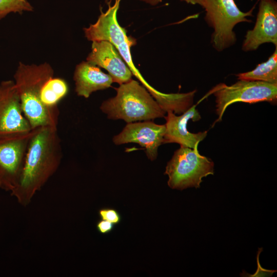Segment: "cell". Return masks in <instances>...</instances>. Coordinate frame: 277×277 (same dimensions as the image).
<instances>
[{"label": "cell", "mask_w": 277, "mask_h": 277, "mask_svg": "<svg viewBox=\"0 0 277 277\" xmlns=\"http://www.w3.org/2000/svg\"><path fill=\"white\" fill-rule=\"evenodd\" d=\"M165 125H158L150 121L129 123L123 130L113 138L116 145L134 143L146 149V154L151 161L156 159L159 147L164 142Z\"/></svg>", "instance_id": "cell-10"}, {"label": "cell", "mask_w": 277, "mask_h": 277, "mask_svg": "<svg viewBox=\"0 0 277 277\" xmlns=\"http://www.w3.org/2000/svg\"><path fill=\"white\" fill-rule=\"evenodd\" d=\"M239 80L261 81L277 85V46L265 62L259 64L253 70L236 75Z\"/></svg>", "instance_id": "cell-15"}, {"label": "cell", "mask_w": 277, "mask_h": 277, "mask_svg": "<svg viewBox=\"0 0 277 277\" xmlns=\"http://www.w3.org/2000/svg\"><path fill=\"white\" fill-rule=\"evenodd\" d=\"M165 174L168 176V185L171 189L198 188L203 177L214 174V163L200 154L197 147L181 146L168 162Z\"/></svg>", "instance_id": "cell-6"}, {"label": "cell", "mask_w": 277, "mask_h": 277, "mask_svg": "<svg viewBox=\"0 0 277 277\" xmlns=\"http://www.w3.org/2000/svg\"><path fill=\"white\" fill-rule=\"evenodd\" d=\"M116 90V95L100 106L108 118L121 119L129 123L165 116L166 111L136 81L131 79L120 85Z\"/></svg>", "instance_id": "cell-3"}, {"label": "cell", "mask_w": 277, "mask_h": 277, "mask_svg": "<svg viewBox=\"0 0 277 277\" xmlns=\"http://www.w3.org/2000/svg\"><path fill=\"white\" fill-rule=\"evenodd\" d=\"M100 217L102 220L108 221L114 224H118L121 221V216L119 212L114 209L105 208L98 211Z\"/></svg>", "instance_id": "cell-18"}, {"label": "cell", "mask_w": 277, "mask_h": 277, "mask_svg": "<svg viewBox=\"0 0 277 277\" xmlns=\"http://www.w3.org/2000/svg\"><path fill=\"white\" fill-rule=\"evenodd\" d=\"M61 143L57 126L33 129L19 180L11 191L21 205H27L58 169L63 156Z\"/></svg>", "instance_id": "cell-1"}, {"label": "cell", "mask_w": 277, "mask_h": 277, "mask_svg": "<svg viewBox=\"0 0 277 277\" xmlns=\"http://www.w3.org/2000/svg\"><path fill=\"white\" fill-rule=\"evenodd\" d=\"M264 43L277 46V3L275 0H260L254 28L248 30L242 49L245 52L256 50Z\"/></svg>", "instance_id": "cell-11"}, {"label": "cell", "mask_w": 277, "mask_h": 277, "mask_svg": "<svg viewBox=\"0 0 277 277\" xmlns=\"http://www.w3.org/2000/svg\"><path fill=\"white\" fill-rule=\"evenodd\" d=\"M144 2H145L152 6H155L159 3L162 2V0H139Z\"/></svg>", "instance_id": "cell-20"}, {"label": "cell", "mask_w": 277, "mask_h": 277, "mask_svg": "<svg viewBox=\"0 0 277 277\" xmlns=\"http://www.w3.org/2000/svg\"><path fill=\"white\" fill-rule=\"evenodd\" d=\"M201 6L205 11L206 22L213 29L211 43L217 51L235 44L236 38L233 28L236 24L251 22L247 17L252 16L253 8L242 12L234 0H202Z\"/></svg>", "instance_id": "cell-5"}, {"label": "cell", "mask_w": 277, "mask_h": 277, "mask_svg": "<svg viewBox=\"0 0 277 277\" xmlns=\"http://www.w3.org/2000/svg\"><path fill=\"white\" fill-rule=\"evenodd\" d=\"M73 80L76 94L85 98H88L93 92L109 88L113 82L109 74L88 61L82 62L76 66Z\"/></svg>", "instance_id": "cell-14"}, {"label": "cell", "mask_w": 277, "mask_h": 277, "mask_svg": "<svg viewBox=\"0 0 277 277\" xmlns=\"http://www.w3.org/2000/svg\"><path fill=\"white\" fill-rule=\"evenodd\" d=\"M53 70L48 63L26 65L19 63L14 75L24 115L32 129L50 125L57 126L60 111L58 107L49 108L40 98L42 88Z\"/></svg>", "instance_id": "cell-2"}, {"label": "cell", "mask_w": 277, "mask_h": 277, "mask_svg": "<svg viewBox=\"0 0 277 277\" xmlns=\"http://www.w3.org/2000/svg\"><path fill=\"white\" fill-rule=\"evenodd\" d=\"M181 1L185 2L188 4H191L193 5L198 4L201 6L202 0H180Z\"/></svg>", "instance_id": "cell-21"}, {"label": "cell", "mask_w": 277, "mask_h": 277, "mask_svg": "<svg viewBox=\"0 0 277 277\" xmlns=\"http://www.w3.org/2000/svg\"><path fill=\"white\" fill-rule=\"evenodd\" d=\"M86 60L106 69L113 82L121 85L132 79L131 71L115 46L109 41L92 42L91 51Z\"/></svg>", "instance_id": "cell-12"}, {"label": "cell", "mask_w": 277, "mask_h": 277, "mask_svg": "<svg viewBox=\"0 0 277 277\" xmlns=\"http://www.w3.org/2000/svg\"><path fill=\"white\" fill-rule=\"evenodd\" d=\"M33 129L29 132L0 135V188L11 192L23 169Z\"/></svg>", "instance_id": "cell-8"}, {"label": "cell", "mask_w": 277, "mask_h": 277, "mask_svg": "<svg viewBox=\"0 0 277 277\" xmlns=\"http://www.w3.org/2000/svg\"><path fill=\"white\" fill-rule=\"evenodd\" d=\"M32 129L24 114L14 82L0 83V135L27 132Z\"/></svg>", "instance_id": "cell-9"}, {"label": "cell", "mask_w": 277, "mask_h": 277, "mask_svg": "<svg viewBox=\"0 0 277 277\" xmlns=\"http://www.w3.org/2000/svg\"><path fill=\"white\" fill-rule=\"evenodd\" d=\"M167 111V115L164 116L166 123L163 144L175 143L181 146L192 149L197 147L199 143L206 136L207 132L193 133L187 130V123L190 120L195 122L201 118L196 106L190 107L180 116L175 115L172 110Z\"/></svg>", "instance_id": "cell-13"}, {"label": "cell", "mask_w": 277, "mask_h": 277, "mask_svg": "<svg viewBox=\"0 0 277 277\" xmlns=\"http://www.w3.org/2000/svg\"><path fill=\"white\" fill-rule=\"evenodd\" d=\"M211 93L215 97L216 112L219 121L227 107L233 103L276 102L277 85L261 81L239 80L231 86L219 84L211 90Z\"/></svg>", "instance_id": "cell-7"}, {"label": "cell", "mask_w": 277, "mask_h": 277, "mask_svg": "<svg viewBox=\"0 0 277 277\" xmlns=\"http://www.w3.org/2000/svg\"><path fill=\"white\" fill-rule=\"evenodd\" d=\"M121 0H115L113 5L108 4L106 12L101 10L97 21L88 27L84 28L85 35L88 40L94 42L107 41L116 48L122 58L134 75L159 102L164 97L165 93L159 92L151 87L143 78L135 67L131 54V47L136 43L134 38L128 36L126 30L121 27L117 19V12Z\"/></svg>", "instance_id": "cell-4"}, {"label": "cell", "mask_w": 277, "mask_h": 277, "mask_svg": "<svg viewBox=\"0 0 277 277\" xmlns=\"http://www.w3.org/2000/svg\"><path fill=\"white\" fill-rule=\"evenodd\" d=\"M68 91V86L63 78L52 77L43 85L40 95L42 104L49 108L57 107V104Z\"/></svg>", "instance_id": "cell-16"}, {"label": "cell", "mask_w": 277, "mask_h": 277, "mask_svg": "<svg viewBox=\"0 0 277 277\" xmlns=\"http://www.w3.org/2000/svg\"><path fill=\"white\" fill-rule=\"evenodd\" d=\"M98 231L102 234H107L111 232L114 227V224L107 220L98 221L96 225Z\"/></svg>", "instance_id": "cell-19"}, {"label": "cell", "mask_w": 277, "mask_h": 277, "mask_svg": "<svg viewBox=\"0 0 277 277\" xmlns=\"http://www.w3.org/2000/svg\"><path fill=\"white\" fill-rule=\"evenodd\" d=\"M33 10L32 6L27 0H0V19L10 13L22 14Z\"/></svg>", "instance_id": "cell-17"}]
</instances>
